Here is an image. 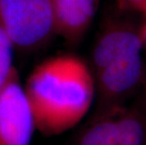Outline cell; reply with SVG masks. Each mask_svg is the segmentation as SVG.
Returning a JSON list of instances; mask_svg holds the SVG:
<instances>
[{
    "instance_id": "cell-1",
    "label": "cell",
    "mask_w": 146,
    "mask_h": 145,
    "mask_svg": "<svg viewBox=\"0 0 146 145\" xmlns=\"http://www.w3.org/2000/svg\"><path fill=\"white\" fill-rule=\"evenodd\" d=\"M34 127L45 137L64 133L82 121L94 102L91 68L74 55L43 60L25 85Z\"/></svg>"
},
{
    "instance_id": "cell-2",
    "label": "cell",
    "mask_w": 146,
    "mask_h": 145,
    "mask_svg": "<svg viewBox=\"0 0 146 145\" xmlns=\"http://www.w3.org/2000/svg\"><path fill=\"white\" fill-rule=\"evenodd\" d=\"M0 24L14 49L41 48L56 35L51 0H0Z\"/></svg>"
},
{
    "instance_id": "cell-3",
    "label": "cell",
    "mask_w": 146,
    "mask_h": 145,
    "mask_svg": "<svg viewBox=\"0 0 146 145\" xmlns=\"http://www.w3.org/2000/svg\"><path fill=\"white\" fill-rule=\"evenodd\" d=\"M76 145H146V113L129 104L94 112Z\"/></svg>"
},
{
    "instance_id": "cell-4",
    "label": "cell",
    "mask_w": 146,
    "mask_h": 145,
    "mask_svg": "<svg viewBox=\"0 0 146 145\" xmlns=\"http://www.w3.org/2000/svg\"><path fill=\"white\" fill-rule=\"evenodd\" d=\"M143 75L142 53L118 58L92 73L96 100L94 112L128 104L142 84Z\"/></svg>"
},
{
    "instance_id": "cell-5",
    "label": "cell",
    "mask_w": 146,
    "mask_h": 145,
    "mask_svg": "<svg viewBox=\"0 0 146 145\" xmlns=\"http://www.w3.org/2000/svg\"><path fill=\"white\" fill-rule=\"evenodd\" d=\"M34 130L24 86L14 70L0 89V145H31Z\"/></svg>"
},
{
    "instance_id": "cell-6",
    "label": "cell",
    "mask_w": 146,
    "mask_h": 145,
    "mask_svg": "<svg viewBox=\"0 0 146 145\" xmlns=\"http://www.w3.org/2000/svg\"><path fill=\"white\" fill-rule=\"evenodd\" d=\"M143 51L139 26L126 20L110 19L104 24L96 37L89 66L94 73L118 58Z\"/></svg>"
},
{
    "instance_id": "cell-7",
    "label": "cell",
    "mask_w": 146,
    "mask_h": 145,
    "mask_svg": "<svg viewBox=\"0 0 146 145\" xmlns=\"http://www.w3.org/2000/svg\"><path fill=\"white\" fill-rule=\"evenodd\" d=\"M57 35L69 44L81 40L94 19L100 0H51Z\"/></svg>"
},
{
    "instance_id": "cell-8",
    "label": "cell",
    "mask_w": 146,
    "mask_h": 145,
    "mask_svg": "<svg viewBox=\"0 0 146 145\" xmlns=\"http://www.w3.org/2000/svg\"><path fill=\"white\" fill-rule=\"evenodd\" d=\"M13 44L0 24V89L6 84L15 68L12 65Z\"/></svg>"
},
{
    "instance_id": "cell-9",
    "label": "cell",
    "mask_w": 146,
    "mask_h": 145,
    "mask_svg": "<svg viewBox=\"0 0 146 145\" xmlns=\"http://www.w3.org/2000/svg\"><path fill=\"white\" fill-rule=\"evenodd\" d=\"M119 8L123 11L133 12L146 20V0H117Z\"/></svg>"
},
{
    "instance_id": "cell-10",
    "label": "cell",
    "mask_w": 146,
    "mask_h": 145,
    "mask_svg": "<svg viewBox=\"0 0 146 145\" xmlns=\"http://www.w3.org/2000/svg\"><path fill=\"white\" fill-rule=\"evenodd\" d=\"M139 31H141V36L142 40V44H143V48L146 51V20H143V23L139 26Z\"/></svg>"
}]
</instances>
